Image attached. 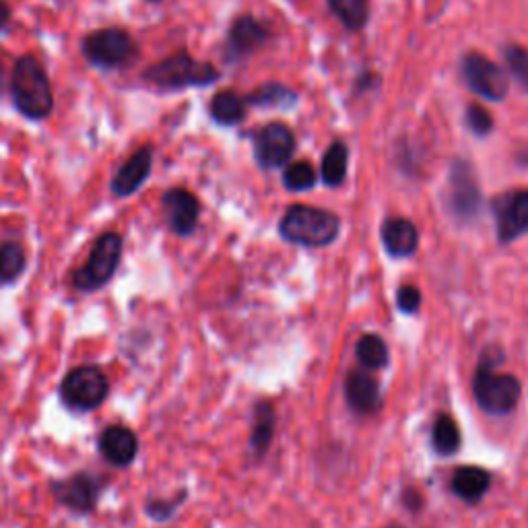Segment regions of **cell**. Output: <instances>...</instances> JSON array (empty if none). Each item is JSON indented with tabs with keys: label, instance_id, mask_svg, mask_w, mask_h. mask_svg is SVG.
Listing matches in <instances>:
<instances>
[{
	"label": "cell",
	"instance_id": "34",
	"mask_svg": "<svg viewBox=\"0 0 528 528\" xmlns=\"http://www.w3.org/2000/svg\"><path fill=\"white\" fill-rule=\"evenodd\" d=\"M403 502H405V506H407L411 512H417V510L423 506L421 493H419L417 489H413V487H409V489L403 491Z\"/></svg>",
	"mask_w": 528,
	"mask_h": 528
},
{
	"label": "cell",
	"instance_id": "17",
	"mask_svg": "<svg viewBox=\"0 0 528 528\" xmlns=\"http://www.w3.org/2000/svg\"><path fill=\"white\" fill-rule=\"evenodd\" d=\"M345 401L357 415H374L382 409V390L368 370H353L345 380Z\"/></svg>",
	"mask_w": 528,
	"mask_h": 528
},
{
	"label": "cell",
	"instance_id": "19",
	"mask_svg": "<svg viewBox=\"0 0 528 528\" xmlns=\"http://www.w3.org/2000/svg\"><path fill=\"white\" fill-rule=\"evenodd\" d=\"M491 487V473L483 467L462 465L450 477V489L458 500L469 506L479 504Z\"/></svg>",
	"mask_w": 528,
	"mask_h": 528
},
{
	"label": "cell",
	"instance_id": "35",
	"mask_svg": "<svg viewBox=\"0 0 528 528\" xmlns=\"http://www.w3.org/2000/svg\"><path fill=\"white\" fill-rule=\"evenodd\" d=\"M9 83H11V71L7 62L0 58V97H5L9 93Z\"/></svg>",
	"mask_w": 528,
	"mask_h": 528
},
{
	"label": "cell",
	"instance_id": "8",
	"mask_svg": "<svg viewBox=\"0 0 528 528\" xmlns=\"http://www.w3.org/2000/svg\"><path fill=\"white\" fill-rule=\"evenodd\" d=\"M473 396L479 409L491 417H506L516 411L522 384L512 374L493 372L491 363H481L473 376Z\"/></svg>",
	"mask_w": 528,
	"mask_h": 528
},
{
	"label": "cell",
	"instance_id": "9",
	"mask_svg": "<svg viewBox=\"0 0 528 528\" xmlns=\"http://www.w3.org/2000/svg\"><path fill=\"white\" fill-rule=\"evenodd\" d=\"M444 205L458 223H471L483 211V194L469 161L456 159L452 163L444 192Z\"/></svg>",
	"mask_w": 528,
	"mask_h": 528
},
{
	"label": "cell",
	"instance_id": "6",
	"mask_svg": "<svg viewBox=\"0 0 528 528\" xmlns=\"http://www.w3.org/2000/svg\"><path fill=\"white\" fill-rule=\"evenodd\" d=\"M112 390L108 374L93 366V363H83V366L71 368L58 384V399L60 405L71 413H93L99 407H104Z\"/></svg>",
	"mask_w": 528,
	"mask_h": 528
},
{
	"label": "cell",
	"instance_id": "18",
	"mask_svg": "<svg viewBox=\"0 0 528 528\" xmlns=\"http://www.w3.org/2000/svg\"><path fill=\"white\" fill-rule=\"evenodd\" d=\"M382 244L392 258H407L419 248V229L405 217H388L382 223Z\"/></svg>",
	"mask_w": 528,
	"mask_h": 528
},
{
	"label": "cell",
	"instance_id": "28",
	"mask_svg": "<svg viewBox=\"0 0 528 528\" xmlns=\"http://www.w3.org/2000/svg\"><path fill=\"white\" fill-rule=\"evenodd\" d=\"M188 489L182 487L178 489L172 498H147L143 512L149 520L161 524V522H170L172 518H176V514L180 512V508L186 504L188 500Z\"/></svg>",
	"mask_w": 528,
	"mask_h": 528
},
{
	"label": "cell",
	"instance_id": "26",
	"mask_svg": "<svg viewBox=\"0 0 528 528\" xmlns=\"http://www.w3.org/2000/svg\"><path fill=\"white\" fill-rule=\"evenodd\" d=\"M244 99L248 106L256 108H291L297 102V95L281 83H264L250 91Z\"/></svg>",
	"mask_w": 528,
	"mask_h": 528
},
{
	"label": "cell",
	"instance_id": "1",
	"mask_svg": "<svg viewBox=\"0 0 528 528\" xmlns=\"http://www.w3.org/2000/svg\"><path fill=\"white\" fill-rule=\"evenodd\" d=\"M9 95L13 108L29 122H44L54 114V87L42 60L33 54H21L13 69Z\"/></svg>",
	"mask_w": 528,
	"mask_h": 528
},
{
	"label": "cell",
	"instance_id": "16",
	"mask_svg": "<svg viewBox=\"0 0 528 528\" xmlns=\"http://www.w3.org/2000/svg\"><path fill=\"white\" fill-rule=\"evenodd\" d=\"M271 40V31L262 21L242 15L231 23L225 42L227 60H242Z\"/></svg>",
	"mask_w": 528,
	"mask_h": 528
},
{
	"label": "cell",
	"instance_id": "3",
	"mask_svg": "<svg viewBox=\"0 0 528 528\" xmlns=\"http://www.w3.org/2000/svg\"><path fill=\"white\" fill-rule=\"evenodd\" d=\"M81 56L99 71H124L141 60V44L124 27L91 29L79 42Z\"/></svg>",
	"mask_w": 528,
	"mask_h": 528
},
{
	"label": "cell",
	"instance_id": "24",
	"mask_svg": "<svg viewBox=\"0 0 528 528\" xmlns=\"http://www.w3.org/2000/svg\"><path fill=\"white\" fill-rule=\"evenodd\" d=\"M347 168H349V149L343 141H335L326 149L322 157V168H320L322 182L330 188L341 186L347 178Z\"/></svg>",
	"mask_w": 528,
	"mask_h": 528
},
{
	"label": "cell",
	"instance_id": "2",
	"mask_svg": "<svg viewBox=\"0 0 528 528\" xmlns=\"http://www.w3.org/2000/svg\"><path fill=\"white\" fill-rule=\"evenodd\" d=\"M221 79L215 64L194 58L188 50H176L141 73V81L157 91L174 93L192 87H209Z\"/></svg>",
	"mask_w": 528,
	"mask_h": 528
},
{
	"label": "cell",
	"instance_id": "25",
	"mask_svg": "<svg viewBox=\"0 0 528 528\" xmlns=\"http://www.w3.org/2000/svg\"><path fill=\"white\" fill-rule=\"evenodd\" d=\"M355 357L368 372L384 370L390 363V351L380 335H363L355 345Z\"/></svg>",
	"mask_w": 528,
	"mask_h": 528
},
{
	"label": "cell",
	"instance_id": "37",
	"mask_svg": "<svg viewBox=\"0 0 528 528\" xmlns=\"http://www.w3.org/2000/svg\"><path fill=\"white\" fill-rule=\"evenodd\" d=\"M384 528H403L401 524H388V526H384Z\"/></svg>",
	"mask_w": 528,
	"mask_h": 528
},
{
	"label": "cell",
	"instance_id": "29",
	"mask_svg": "<svg viewBox=\"0 0 528 528\" xmlns=\"http://www.w3.org/2000/svg\"><path fill=\"white\" fill-rule=\"evenodd\" d=\"M318 182V174L308 161H295L287 165L283 172V186L289 192H306L312 190Z\"/></svg>",
	"mask_w": 528,
	"mask_h": 528
},
{
	"label": "cell",
	"instance_id": "14",
	"mask_svg": "<svg viewBox=\"0 0 528 528\" xmlns=\"http://www.w3.org/2000/svg\"><path fill=\"white\" fill-rule=\"evenodd\" d=\"M97 452L114 469H128L135 465L141 452V440L135 429L124 423H110L97 436Z\"/></svg>",
	"mask_w": 528,
	"mask_h": 528
},
{
	"label": "cell",
	"instance_id": "30",
	"mask_svg": "<svg viewBox=\"0 0 528 528\" xmlns=\"http://www.w3.org/2000/svg\"><path fill=\"white\" fill-rule=\"evenodd\" d=\"M504 58L512 77L528 91V50L522 46H506Z\"/></svg>",
	"mask_w": 528,
	"mask_h": 528
},
{
	"label": "cell",
	"instance_id": "27",
	"mask_svg": "<svg viewBox=\"0 0 528 528\" xmlns=\"http://www.w3.org/2000/svg\"><path fill=\"white\" fill-rule=\"evenodd\" d=\"M328 7L349 31H361L368 25L370 19L368 0H328Z\"/></svg>",
	"mask_w": 528,
	"mask_h": 528
},
{
	"label": "cell",
	"instance_id": "23",
	"mask_svg": "<svg viewBox=\"0 0 528 528\" xmlns=\"http://www.w3.org/2000/svg\"><path fill=\"white\" fill-rule=\"evenodd\" d=\"M462 446V434L456 419L448 413H440L432 425V448L438 456H454Z\"/></svg>",
	"mask_w": 528,
	"mask_h": 528
},
{
	"label": "cell",
	"instance_id": "5",
	"mask_svg": "<svg viewBox=\"0 0 528 528\" xmlns=\"http://www.w3.org/2000/svg\"><path fill=\"white\" fill-rule=\"evenodd\" d=\"M124 256V236L116 229H106L99 234L89 250L83 267L71 275V285L79 293H97L116 277Z\"/></svg>",
	"mask_w": 528,
	"mask_h": 528
},
{
	"label": "cell",
	"instance_id": "31",
	"mask_svg": "<svg viewBox=\"0 0 528 528\" xmlns=\"http://www.w3.org/2000/svg\"><path fill=\"white\" fill-rule=\"evenodd\" d=\"M465 122L475 137H487L493 128V116L479 104H471L467 108Z\"/></svg>",
	"mask_w": 528,
	"mask_h": 528
},
{
	"label": "cell",
	"instance_id": "7",
	"mask_svg": "<svg viewBox=\"0 0 528 528\" xmlns=\"http://www.w3.org/2000/svg\"><path fill=\"white\" fill-rule=\"evenodd\" d=\"M108 483L110 479L106 475L81 469L62 479H52L48 483V489L52 500L60 508L69 510L75 516H89L97 510Z\"/></svg>",
	"mask_w": 528,
	"mask_h": 528
},
{
	"label": "cell",
	"instance_id": "32",
	"mask_svg": "<svg viewBox=\"0 0 528 528\" xmlns=\"http://www.w3.org/2000/svg\"><path fill=\"white\" fill-rule=\"evenodd\" d=\"M423 302V295L415 285H403L396 291V306L403 314H417Z\"/></svg>",
	"mask_w": 528,
	"mask_h": 528
},
{
	"label": "cell",
	"instance_id": "21",
	"mask_svg": "<svg viewBox=\"0 0 528 528\" xmlns=\"http://www.w3.org/2000/svg\"><path fill=\"white\" fill-rule=\"evenodd\" d=\"M246 99L236 91L223 89L213 95L209 104V116L219 126H236L246 118Z\"/></svg>",
	"mask_w": 528,
	"mask_h": 528
},
{
	"label": "cell",
	"instance_id": "12",
	"mask_svg": "<svg viewBox=\"0 0 528 528\" xmlns=\"http://www.w3.org/2000/svg\"><path fill=\"white\" fill-rule=\"evenodd\" d=\"M500 244H512L528 234V190H510L491 201Z\"/></svg>",
	"mask_w": 528,
	"mask_h": 528
},
{
	"label": "cell",
	"instance_id": "13",
	"mask_svg": "<svg viewBox=\"0 0 528 528\" xmlns=\"http://www.w3.org/2000/svg\"><path fill=\"white\" fill-rule=\"evenodd\" d=\"M295 153V137L289 126L273 122L262 126L254 135V157L262 170H277L291 161Z\"/></svg>",
	"mask_w": 528,
	"mask_h": 528
},
{
	"label": "cell",
	"instance_id": "11",
	"mask_svg": "<svg viewBox=\"0 0 528 528\" xmlns=\"http://www.w3.org/2000/svg\"><path fill=\"white\" fill-rule=\"evenodd\" d=\"M462 77H465L469 89L489 102H502L510 91L506 73L498 64L479 52H469L462 58Z\"/></svg>",
	"mask_w": 528,
	"mask_h": 528
},
{
	"label": "cell",
	"instance_id": "4",
	"mask_svg": "<svg viewBox=\"0 0 528 528\" xmlns=\"http://www.w3.org/2000/svg\"><path fill=\"white\" fill-rule=\"evenodd\" d=\"M339 231L341 219L335 213L310 205H291L279 223L281 238L304 248L330 246L339 238Z\"/></svg>",
	"mask_w": 528,
	"mask_h": 528
},
{
	"label": "cell",
	"instance_id": "22",
	"mask_svg": "<svg viewBox=\"0 0 528 528\" xmlns=\"http://www.w3.org/2000/svg\"><path fill=\"white\" fill-rule=\"evenodd\" d=\"M27 271V252L19 240L0 242V287H11Z\"/></svg>",
	"mask_w": 528,
	"mask_h": 528
},
{
	"label": "cell",
	"instance_id": "33",
	"mask_svg": "<svg viewBox=\"0 0 528 528\" xmlns=\"http://www.w3.org/2000/svg\"><path fill=\"white\" fill-rule=\"evenodd\" d=\"M13 25V7L7 3V0H0V36L7 33Z\"/></svg>",
	"mask_w": 528,
	"mask_h": 528
},
{
	"label": "cell",
	"instance_id": "36",
	"mask_svg": "<svg viewBox=\"0 0 528 528\" xmlns=\"http://www.w3.org/2000/svg\"><path fill=\"white\" fill-rule=\"evenodd\" d=\"M145 3H149V5H161L163 0H145Z\"/></svg>",
	"mask_w": 528,
	"mask_h": 528
},
{
	"label": "cell",
	"instance_id": "20",
	"mask_svg": "<svg viewBox=\"0 0 528 528\" xmlns=\"http://www.w3.org/2000/svg\"><path fill=\"white\" fill-rule=\"evenodd\" d=\"M277 429V413L275 405L269 401H260L254 405V419H252V432H250V450L260 460L267 456Z\"/></svg>",
	"mask_w": 528,
	"mask_h": 528
},
{
	"label": "cell",
	"instance_id": "10",
	"mask_svg": "<svg viewBox=\"0 0 528 528\" xmlns=\"http://www.w3.org/2000/svg\"><path fill=\"white\" fill-rule=\"evenodd\" d=\"M201 211V201H198V196L188 188L174 186L161 194L163 221L178 238H190L196 234L198 221H201Z\"/></svg>",
	"mask_w": 528,
	"mask_h": 528
},
{
	"label": "cell",
	"instance_id": "15",
	"mask_svg": "<svg viewBox=\"0 0 528 528\" xmlns=\"http://www.w3.org/2000/svg\"><path fill=\"white\" fill-rule=\"evenodd\" d=\"M153 161H155V147L151 143L141 145L135 153H130L110 180L112 196L130 198L132 194H137L151 178Z\"/></svg>",
	"mask_w": 528,
	"mask_h": 528
}]
</instances>
